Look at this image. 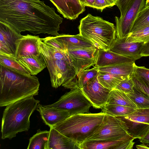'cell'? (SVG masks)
Masks as SVG:
<instances>
[{
	"label": "cell",
	"mask_w": 149,
	"mask_h": 149,
	"mask_svg": "<svg viewBox=\"0 0 149 149\" xmlns=\"http://www.w3.org/2000/svg\"><path fill=\"white\" fill-rule=\"evenodd\" d=\"M63 19L55 9L40 0H0V22L18 32L59 34Z\"/></svg>",
	"instance_id": "6da1fadb"
},
{
	"label": "cell",
	"mask_w": 149,
	"mask_h": 149,
	"mask_svg": "<svg viewBox=\"0 0 149 149\" xmlns=\"http://www.w3.org/2000/svg\"><path fill=\"white\" fill-rule=\"evenodd\" d=\"M40 85L36 77L22 74L0 65V107L38 95Z\"/></svg>",
	"instance_id": "7a4b0ae2"
},
{
	"label": "cell",
	"mask_w": 149,
	"mask_h": 149,
	"mask_svg": "<svg viewBox=\"0 0 149 149\" xmlns=\"http://www.w3.org/2000/svg\"><path fill=\"white\" fill-rule=\"evenodd\" d=\"M38 47L45 61L52 87L57 88L62 85L68 88L75 86L77 76L66 51L44 42L40 38Z\"/></svg>",
	"instance_id": "3957f363"
},
{
	"label": "cell",
	"mask_w": 149,
	"mask_h": 149,
	"mask_svg": "<svg viewBox=\"0 0 149 149\" xmlns=\"http://www.w3.org/2000/svg\"><path fill=\"white\" fill-rule=\"evenodd\" d=\"M39 102L31 96L6 106L1 120V139H10L18 133L28 131L30 128V116Z\"/></svg>",
	"instance_id": "277c9868"
},
{
	"label": "cell",
	"mask_w": 149,
	"mask_h": 149,
	"mask_svg": "<svg viewBox=\"0 0 149 149\" xmlns=\"http://www.w3.org/2000/svg\"><path fill=\"white\" fill-rule=\"evenodd\" d=\"M105 115L101 112L72 115L60 122L53 127L80 145L100 126Z\"/></svg>",
	"instance_id": "5b68a950"
},
{
	"label": "cell",
	"mask_w": 149,
	"mask_h": 149,
	"mask_svg": "<svg viewBox=\"0 0 149 149\" xmlns=\"http://www.w3.org/2000/svg\"><path fill=\"white\" fill-rule=\"evenodd\" d=\"M78 29L79 34L98 49H109L116 38L113 24L90 14L81 19Z\"/></svg>",
	"instance_id": "8992f818"
},
{
	"label": "cell",
	"mask_w": 149,
	"mask_h": 149,
	"mask_svg": "<svg viewBox=\"0 0 149 149\" xmlns=\"http://www.w3.org/2000/svg\"><path fill=\"white\" fill-rule=\"evenodd\" d=\"M129 134L125 123L121 118L105 114L100 126L84 142L117 140Z\"/></svg>",
	"instance_id": "52a82bcc"
},
{
	"label": "cell",
	"mask_w": 149,
	"mask_h": 149,
	"mask_svg": "<svg viewBox=\"0 0 149 149\" xmlns=\"http://www.w3.org/2000/svg\"><path fill=\"white\" fill-rule=\"evenodd\" d=\"M49 106L65 110L71 115L89 113L93 104L83 93L81 88L71 90L62 95Z\"/></svg>",
	"instance_id": "ba28073f"
},
{
	"label": "cell",
	"mask_w": 149,
	"mask_h": 149,
	"mask_svg": "<svg viewBox=\"0 0 149 149\" xmlns=\"http://www.w3.org/2000/svg\"><path fill=\"white\" fill-rule=\"evenodd\" d=\"M125 123L129 134L140 139L149 131V108H136L133 112L120 116Z\"/></svg>",
	"instance_id": "9c48e42d"
},
{
	"label": "cell",
	"mask_w": 149,
	"mask_h": 149,
	"mask_svg": "<svg viewBox=\"0 0 149 149\" xmlns=\"http://www.w3.org/2000/svg\"><path fill=\"white\" fill-rule=\"evenodd\" d=\"M145 0H134L124 15L115 17L116 38L123 39L131 32L140 12L144 7Z\"/></svg>",
	"instance_id": "30bf717a"
},
{
	"label": "cell",
	"mask_w": 149,
	"mask_h": 149,
	"mask_svg": "<svg viewBox=\"0 0 149 149\" xmlns=\"http://www.w3.org/2000/svg\"><path fill=\"white\" fill-rule=\"evenodd\" d=\"M98 49L95 47L66 51L70 62L74 68L77 76L96 63Z\"/></svg>",
	"instance_id": "8fae6325"
},
{
	"label": "cell",
	"mask_w": 149,
	"mask_h": 149,
	"mask_svg": "<svg viewBox=\"0 0 149 149\" xmlns=\"http://www.w3.org/2000/svg\"><path fill=\"white\" fill-rule=\"evenodd\" d=\"M22 36L8 24L0 22V54L16 58V42Z\"/></svg>",
	"instance_id": "7c38bea8"
},
{
	"label": "cell",
	"mask_w": 149,
	"mask_h": 149,
	"mask_svg": "<svg viewBox=\"0 0 149 149\" xmlns=\"http://www.w3.org/2000/svg\"><path fill=\"white\" fill-rule=\"evenodd\" d=\"M81 89L92 106L96 109H101L106 104L111 90L103 87L99 82L97 77Z\"/></svg>",
	"instance_id": "4fadbf2b"
},
{
	"label": "cell",
	"mask_w": 149,
	"mask_h": 149,
	"mask_svg": "<svg viewBox=\"0 0 149 149\" xmlns=\"http://www.w3.org/2000/svg\"><path fill=\"white\" fill-rule=\"evenodd\" d=\"M144 42H132L125 41V38H116L109 50L121 55L134 59L141 58V53Z\"/></svg>",
	"instance_id": "5bb4252c"
},
{
	"label": "cell",
	"mask_w": 149,
	"mask_h": 149,
	"mask_svg": "<svg viewBox=\"0 0 149 149\" xmlns=\"http://www.w3.org/2000/svg\"><path fill=\"white\" fill-rule=\"evenodd\" d=\"M38 36L27 34L17 40L16 42V58L37 55L41 53L38 47Z\"/></svg>",
	"instance_id": "9a60e30c"
},
{
	"label": "cell",
	"mask_w": 149,
	"mask_h": 149,
	"mask_svg": "<svg viewBox=\"0 0 149 149\" xmlns=\"http://www.w3.org/2000/svg\"><path fill=\"white\" fill-rule=\"evenodd\" d=\"M49 0L56 8L57 11L67 19H75L85 10V6L79 0Z\"/></svg>",
	"instance_id": "2e32d148"
},
{
	"label": "cell",
	"mask_w": 149,
	"mask_h": 149,
	"mask_svg": "<svg viewBox=\"0 0 149 149\" xmlns=\"http://www.w3.org/2000/svg\"><path fill=\"white\" fill-rule=\"evenodd\" d=\"M54 37L65 51L95 47L92 42L79 34L73 35L61 34Z\"/></svg>",
	"instance_id": "e0dca14e"
},
{
	"label": "cell",
	"mask_w": 149,
	"mask_h": 149,
	"mask_svg": "<svg viewBox=\"0 0 149 149\" xmlns=\"http://www.w3.org/2000/svg\"><path fill=\"white\" fill-rule=\"evenodd\" d=\"M44 123L50 127L71 116L68 111L39 103L36 108Z\"/></svg>",
	"instance_id": "ac0fdd59"
},
{
	"label": "cell",
	"mask_w": 149,
	"mask_h": 149,
	"mask_svg": "<svg viewBox=\"0 0 149 149\" xmlns=\"http://www.w3.org/2000/svg\"><path fill=\"white\" fill-rule=\"evenodd\" d=\"M80 149V145L50 127L47 149Z\"/></svg>",
	"instance_id": "d6986e66"
},
{
	"label": "cell",
	"mask_w": 149,
	"mask_h": 149,
	"mask_svg": "<svg viewBox=\"0 0 149 149\" xmlns=\"http://www.w3.org/2000/svg\"><path fill=\"white\" fill-rule=\"evenodd\" d=\"M136 60L113 52L109 49H98L95 66L97 68L118 63H134Z\"/></svg>",
	"instance_id": "ffe728a7"
},
{
	"label": "cell",
	"mask_w": 149,
	"mask_h": 149,
	"mask_svg": "<svg viewBox=\"0 0 149 149\" xmlns=\"http://www.w3.org/2000/svg\"><path fill=\"white\" fill-rule=\"evenodd\" d=\"M133 138L129 134L117 140L84 142L80 145V149H120L123 143Z\"/></svg>",
	"instance_id": "44dd1931"
},
{
	"label": "cell",
	"mask_w": 149,
	"mask_h": 149,
	"mask_svg": "<svg viewBox=\"0 0 149 149\" xmlns=\"http://www.w3.org/2000/svg\"><path fill=\"white\" fill-rule=\"evenodd\" d=\"M17 60L32 75L37 74L47 67L41 53L37 55L20 58Z\"/></svg>",
	"instance_id": "7402d4cb"
},
{
	"label": "cell",
	"mask_w": 149,
	"mask_h": 149,
	"mask_svg": "<svg viewBox=\"0 0 149 149\" xmlns=\"http://www.w3.org/2000/svg\"><path fill=\"white\" fill-rule=\"evenodd\" d=\"M135 63H118L98 67L99 71L124 77H132L134 72Z\"/></svg>",
	"instance_id": "603a6c76"
},
{
	"label": "cell",
	"mask_w": 149,
	"mask_h": 149,
	"mask_svg": "<svg viewBox=\"0 0 149 149\" xmlns=\"http://www.w3.org/2000/svg\"><path fill=\"white\" fill-rule=\"evenodd\" d=\"M106 104L120 105L138 108L136 105L125 92L116 88L110 91Z\"/></svg>",
	"instance_id": "cb8c5ba5"
},
{
	"label": "cell",
	"mask_w": 149,
	"mask_h": 149,
	"mask_svg": "<svg viewBox=\"0 0 149 149\" xmlns=\"http://www.w3.org/2000/svg\"><path fill=\"white\" fill-rule=\"evenodd\" d=\"M49 135V130L40 129L29 139L27 149H47Z\"/></svg>",
	"instance_id": "d4e9b609"
},
{
	"label": "cell",
	"mask_w": 149,
	"mask_h": 149,
	"mask_svg": "<svg viewBox=\"0 0 149 149\" xmlns=\"http://www.w3.org/2000/svg\"><path fill=\"white\" fill-rule=\"evenodd\" d=\"M128 77H124L99 71L97 76L99 82L104 87L112 90L122 80Z\"/></svg>",
	"instance_id": "484cf974"
},
{
	"label": "cell",
	"mask_w": 149,
	"mask_h": 149,
	"mask_svg": "<svg viewBox=\"0 0 149 149\" xmlns=\"http://www.w3.org/2000/svg\"><path fill=\"white\" fill-rule=\"evenodd\" d=\"M0 65L13 71L26 75H31L16 58L0 54Z\"/></svg>",
	"instance_id": "4316f807"
},
{
	"label": "cell",
	"mask_w": 149,
	"mask_h": 149,
	"mask_svg": "<svg viewBox=\"0 0 149 149\" xmlns=\"http://www.w3.org/2000/svg\"><path fill=\"white\" fill-rule=\"evenodd\" d=\"M136 108L120 105L106 104L101 108V112L116 117L129 114L134 111Z\"/></svg>",
	"instance_id": "83f0119b"
},
{
	"label": "cell",
	"mask_w": 149,
	"mask_h": 149,
	"mask_svg": "<svg viewBox=\"0 0 149 149\" xmlns=\"http://www.w3.org/2000/svg\"><path fill=\"white\" fill-rule=\"evenodd\" d=\"M125 92L136 105L138 108H149V96L134 88L132 92Z\"/></svg>",
	"instance_id": "f1b7e54d"
},
{
	"label": "cell",
	"mask_w": 149,
	"mask_h": 149,
	"mask_svg": "<svg viewBox=\"0 0 149 149\" xmlns=\"http://www.w3.org/2000/svg\"><path fill=\"white\" fill-rule=\"evenodd\" d=\"M98 72V68L95 66L91 69H86L81 72L77 76V88H83L97 76Z\"/></svg>",
	"instance_id": "f546056e"
},
{
	"label": "cell",
	"mask_w": 149,
	"mask_h": 149,
	"mask_svg": "<svg viewBox=\"0 0 149 149\" xmlns=\"http://www.w3.org/2000/svg\"><path fill=\"white\" fill-rule=\"evenodd\" d=\"M125 41L132 42H144L149 41V26H146L130 33L125 38Z\"/></svg>",
	"instance_id": "4dcf8cb0"
},
{
	"label": "cell",
	"mask_w": 149,
	"mask_h": 149,
	"mask_svg": "<svg viewBox=\"0 0 149 149\" xmlns=\"http://www.w3.org/2000/svg\"><path fill=\"white\" fill-rule=\"evenodd\" d=\"M131 77L134 84V88L149 96V82L134 72Z\"/></svg>",
	"instance_id": "1f68e13d"
},
{
	"label": "cell",
	"mask_w": 149,
	"mask_h": 149,
	"mask_svg": "<svg viewBox=\"0 0 149 149\" xmlns=\"http://www.w3.org/2000/svg\"><path fill=\"white\" fill-rule=\"evenodd\" d=\"M134 84L132 77L126 78L121 81L115 88L125 92H132L133 90Z\"/></svg>",
	"instance_id": "d6a6232c"
},
{
	"label": "cell",
	"mask_w": 149,
	"mask_h": 149,
	"mask_svg": "<svg viewBox=\"0 0 149 149\" xmlns=\"http://www.w3.org/2000/svg\"><path fill=\"white\" fill-rule=\"evenodd\" d=\"M134 0H118L116 5L119 9L120 16L124 15Z\"/></svg>",
	"instance_id": "836d02e7"
},
{
	"label": "cell",
	"mask_w": 149,
	"mask_h": 149,
	"mask_svg": "<svg viewBox=\"0 0 149 149\" xmlns=\"http://www.w3.org/2000/svg\"><path fill=\"white\" fill-rule=\"evenodd\" d=\"M134 73L149 82V69L144 66L135 65Z\"/></svg>",
	"instance_id": "e575fe53"
},
{
	"label": "cell",
	"mask_w": 149,
	"mask_h": 149,
	"mask_svg": "<svg viewBox=\"0 0 149 149\" xmlns=\"http://www.w3.org/2000/svg\"><path fill=\"white\" fill-rule=\"evenodd\" d=\"M109 7L112 6L107 0H95L93 8L102 10L104 8Z\"/></svg>",
	"instance_id": "d590c367"
},
{
	"label": "cell",
	"mask_w": 149,
	"mask_h": 149,
	"mask_svg": "<svg viewBox=\"0 0 149 149\" xmlns=\"http://www.w3.org/2000/svg\"><path fill=\"white\" fill-rule=\"evenodd\" d=\"M142 57L149 56V41L145 43L141 53Z\"/></svg>",
	"instance_id": "8d00e7d4"
},
{
	"label": "cell",
	"mask_w": 149,
	"mask_h": 149,
	"mask_svg": "<svg viewBox=\"0 0 149 149\" xmlns=\"http://www.w3.org/2000/svg\"><path fill=\"white\" fill-rule=\"evenodd\" d=\"M81 3L85 6L93 7L95 0H79Z\"/></svg>",
	"instance_id": "74e56055"
},
{
	"label": "cell",
	"mask_w": 149,
	"mask_h": 149,
	"mask_svg": "<svg viewBox=\"0 0 149 149\" xmlns=\"http://www.w3.org/2000/svg\"><path fill=\"white\" fill-rule=\"evenodd\" d=\"M139 139L141 143L149 147V131L145 136Z\"/></svg>",
	"instance_id": "f35d334b"
},
{
	"label": "cell",
	"mask_w": 149,
	"mask_h": 149,
	"mask_svg": "<svg viewBox=\"0 0 149 149\" xmlns=\"http://www.w3.org/2000/svg\"><path fill=\"white\" fill-rule=\"evenodd\" d=\"M136 148L138 149H149V147L147 145L143 143L136 145Z\"/></svg>",
	"instance_id": "ab89813d"
},
{
	"label": "cell",
	"mask_w": 149,
	"mask_h": 149,
	"mask_svg": "<svg viewBox=\"0 0 149 149\" xmlns=\"http://www.w3.org/2000/svg\"><path fill=\"white\" fill-rule=\"evenodd\" d=\"M107 1L111 4L112 7L116 5L118 0H107Z\"/></svg>",
	"instance_id": "60d3db41"
},
{
	"label": "cell",
	"mask_w": 149,
	"mask_h": 149,
	"mask_svg": "<svg viewBox=\"0 0 149 149\" xmlns=\"http://www.w3.org/2000/svg\"><path fill=\"white\" fill-rule=\"evenodd\" d=\"M149 7V0H146L145 1V7Z\"/></svg>",
	"instance_id": "b9f144b4"
}]
</instances>
